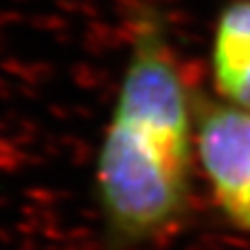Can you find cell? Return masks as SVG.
Listing matches in <instances>:
<instances>
[{"label": "cell", "instance_id": "6da1fadb", "mask_svg": "<svg viewBox=\"0 0 250 250\" xmlns=\"http://www.w3.org/2000/svg\"><path fill=\"white\" fill-rule=\"evenodd\" d=\"M196 96L163 17L138 15L113 111L94 165L108 250H136L173 231L192 202Z\"/></svg>", "mask_w": 250, "mask_h": 250}, {"label": "cell", "instance_id": "7a4b0ae2", "mask_svg": "<svg viewBox=\"0 0 250 250\" xmlns=\"http://www.w3.org/2000/svg\"><path fill=\"white\" fill-rule=\"evenodd\" d=\"M196 159L221 215L250 233V111L196 98Z\"/></svg>", "mask_w": 250, "mask_h": 250}, {"label": "cell", "instance_id": "3957f363", "mask_svg": "<svg viewBox=\"0 0 250 250\" xmlns=\"http://www.w3.org/2000/svg\"><path fill=\"white\" fill-rule=\"evenodd\" d=\"M210 71L219 98L250 111V0H231L219 13Z\"/></svg>", "mask_w": 250, "mask_h": 250}]
</instances>
